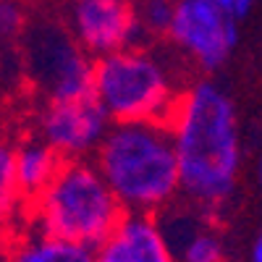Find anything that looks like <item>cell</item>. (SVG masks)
Instances as JSON below:
<instances>
[{"label":"cell","mask_w":262,"mask_h":262,"mask_svg":"<svg viewBox=\"0 0 262 262\" xmlns=\"http://www.w3.org/2000/svg\"><path fill=\"white\" fill-rule=\"evenodd\" d=\"M95 165L126 212L163 210L181 191L176 142L158 121L113 123L95 152Z\"/></svg>","instance_id":"2"},{"label":"cell","mask_w":262,"mask_h":262,"mask_svg":"<svg viewBox=\"0 0 262 262\" xmlns=\"http://www.w3.org/2000/svg\"><path fill=\"white\" fill-rule=\"evenodd\" d=\"M142 32L134 0H71V34L95 58L134 48Z\"/></svg>","instance_id":"8"},{"label":"cell","mask_w":262,"mask_h":262,"mask_svg":"<svg viewBox=\"0 0 262 262\" xmlns=\"http://www.w3.org/2000/svg\"><path fill=\"white\" fill-rule=\"evenodd\" d=\"M168 34L202 71L221 69L238 42L236 18L217 0H176Z\"/></svg>","instance_id":"6"},{"label":"cell","mask_w":262,"mask_h":262,"mask_svg":"<svg viewBox=\"0 0 262 262\" xmlns=\"http://www.w3.org/2000/svg\"><path fill=\"white\" fill-rule=\"evenodd\" d=\"M18 207H27V200L16 176V147L0 142V231L13 223Z\"/></svg>","instance_id":"13"},{"label":"cell","mask_w":262,"mask_h":262,"mask_svg":"<svg viewBox=\"0 0 262 262\" xmlns=\"http://www.w3.org/2000/svg\"><path fill=\"white\" fill-rule=\"evenodd\" d=\"M37 233L100 249L126 217V207L84 158L63 160L55 179L27 205Z\"/></svg>","instance_id":"3"},{"label":"cell","mask_w":262,"mask_h":262,"mask_svg":"<svg viewBox=\"0 0 262 262\" xmlns=\"http://www.w3.org/2000/svg\"><path fill=\"white\" fill-rule=\"evenodd\" d=\"M97 262H176L152 212H126L113 236L97 249Z\"/></svg>","instance_id":"10"},{"label":"cell","mask_w":262,"mask_h":262,"mask_svg":"<svg viewBox=\"0 0 262 262\" xmlns=\"http://www.w3.org/2000/svg\"><path fill=\"white\" fill-rule=\"evenodd\" d=\"M60 165L63 158L45 139H29L16 147V176L27 205L55 179Z\"/></svg>","instance_id":"12"},{"label":"cell","mask_w":262,"mask_h":262,"mask_svg":"<svg viewBox=\"0 0 262 262\" xmlns=\"http://www.w3.org/2000/svg\"><path fill=\"white\" fill-rule=\"evenodd\" d=\"M252 3H254V0H233V6H231V16H233L236 21H238V18H244V16H249Z\"/></svg>","instance_id":"16"},{"label":"cell","mask_w":262,"mask_h":262,"mask_svg":"<svg viewBox=\"0 0 262 262\" xmlns=\"http://www.w3.org/2000/svg\"><path fill=\"white\" fill-rule=\"evenodd\" d=\"M3 247H6V244H3V242H0V262H3Z\"/></svg>","instance_id":"20"},{"label":"cell","mask_w":262,"mask_h":262,"mask_svg":"<svg viewBox=\"0 0 262 262\" xmlns=\"http://www.w3.org/2000/svg\"><path fill=\"white\" fill-rule=\"evenodd\" d=\"M176 13V0H139L137 16L142 21L144 32L152 34H165L170 32V21Z\"/></svg>","instance_id":"14"},{"label":"cell","mask_w":262,"mask_h":262,"mask_svg":"<svg viewBox=\"0 0 262 262\" xmlns=\"http://www.w3.org/2000/svg\"><path fill=\"white\" fill-rule=\"evenodd\" d=\"M111 116L100 105V100H60L48 102L39 118V134L63 160H76L90 152H97L105 134L111 131Z\"/></svg>","instance_id":"7"},{"label":"cell","mask_w":262,"mask_h":262,"mask_svg":"<svg viewBox=\"0 0 262 262\" xmlns=\"http://www.w3.org/2000/svg\"><path fill=\"white\" fill-rule=\"evenodd\" d=\"M27 32V16L18 0H0V45H13Z\"/></svg>","instance_id":"15"},{"label":"cell","mask_w":262,"mask_h":262,"mask_svg":"<svg viewBox=\"0 0 262 262\" xmlns=\"http://www.w3.org/2000/svg\"><path fill=\"white\" fill-rule=\"evenodd\" d=\"M158 226L176 262H223V242L207 207L196 202L165 205L158 215Z\"/></svg>","instance_id":"9"},{"label":"cell","mask_w":262,"mask_h":262,"mask_svg":"<svg viewBox=\"0 0 262 262\" xmlns=\"http://www.w3.org/2000/svg\"><path fill=\"white\" fill-rule=\"evenodd\" d=\"M21 50L29 79L50 102L95 95V60L66 27L37 21L24 32Z\"/></svg>","instance_id":"5"},{"label":"cell","mask_w":262,"mask_h":262,"mask_svg":"<svg viewBox=\"0 0 262 262\" xmlns=\"http://www.w3.org/2000/svg\"><path fill=\"white\" fill-rule=\"evenodd\" d=\"M3 262H97V249L34 231L16 242H6Z\"/></svg>","instance_id":"11"},{"label":"cell","mask_w":262,"mask_h":262,"mask_svg":"<svg viewBox=\"0 0 262 262\" xmlns=\"http://www.w3.org/2000/svg\"><path fill=\"white\" fill-rule=\"evenodd\" d=\"M168 128L176 142L181 191L189 202L221 207L236 189L242 165L236 107L212 81L181 92Z\"/></svg>","instance_id":"1"},{"label":"cell","mask_w":262,"mask_h":262,"mask_svg":"<svg viewBox=\"0 0 262 262\" xmlns=\"http://www.w3.org/2000/svg\"><path fill=\"white\" fill-rule=\"evenodd\" d=\"M252 262H262V231L257 233V242L252 247Z\"/></svg>","instance_id":"17"},{"label":"cell","mask_w":262,"mask_h":262,"mask_svg":"<svg viewBox=\"0 0 262 262\" xmlns=\"http://www.w3.org/2000/svg\"><path fill=\"white\" fill-rule=\"evenodd\" d=\"M257 179H259V191H262V152H259V165H257Z\"/></svg>","instance_id":"18"},{"label":"cell","mask_w":262,"mask_h":262,"mask_svg":"<svg viewBox=\"0 0 262 262\" xmlns=\"http://www.w3.org/2000/svg\"><path fill=\"white\" fill-rule=\"evenodd\" d=\"M0 131H3V128H0Z\"/></svg>","instance_id":"21"},{"label":"cell","mask_w":262,"mask_h":262,"mask_svg":"<svg viewBox=\"0 0 262 262\" xmlns=\"http://www.w3.org/2000/svg\"><path fill=\"white\" fill-rule=\"evenodd\" d=\"M95 97L118 121H170L181 92L165 66L147 50L123 48L95 58Z\"/></svg>","instance_id":"4"},{"label":"cell","mask_w":262,"mask_h":262,"mask_svg":"<svg viewBox=\"0 0 262 262\" xmlns=\"http://www.w3.org/2000/svg\"><path fill=\"white\" fill-rule=\"evenodd\" d=\"M217 3H221L223 8H228V11H231V6H233V0H217Z\"/></svg>","instance_id":"19"}]
</instances>
